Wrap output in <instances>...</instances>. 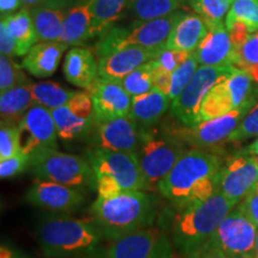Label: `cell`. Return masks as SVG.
Returning a JSON list of instances; mask_svg holds the SVG:
<instances>
[{
  "mask_svg": "<svg viewBox=\"0 0 258 258\" xmlns=\"http://www.w3.org/2000/svg\"><path fill=\"white\" fill-rule=\"evenodd\" d=\"M221 167L217 154L191 148L164 177L158 190L178 208L203 202L219 191Z\"/></svg>",
  "mask_w": 258,
  "mask_h": 258,
  "instance_id": "1",
  "label": "cell"
},
{
  "mask_svg": "<svg viewBox=\"0 0 258 258\" xmlns=\"http://www.w3.org/2000/svg\"><path fill=\"white\" fill-rule=\"evenodd\" d=\"M93 220L108 240L148 228L156 217V202L145 191H124L97 198L91 206Z\"/></svg>",
  "mask_w": 258,
  "mask_h": 258,
  "instance_id": "2",
  "label": "cell"
},
{
  "mask_svg": "<svg viewBox=\"0 0 258 258\" xmlns=\"http://www.w3.org/2000/svg\"><path fill=\"white\" fill-rule=\"evenodd\" d=\"M104 239L93 219L50 215L37 226V240L48 257L70 258L99 252V244Z\"/></svg>",
  "mask_w": 258,
  "mask_h": 258,
  "instance_id": "3",
  "label": "cell"
},
{
  "mask_svg": "<svg viewBox=\"0 0 258 258\" xmlns=\"http://www.w3.org/2000/svg\"><path fill=\"white\" fill-rule=\"evenodd\" d=\"M234 207L218 191L206 201L179 208L172 221V238L177 249L188 257L195 253Z\"/></svg>",
  "mask_w": 258,
  "mask_h": 258,
  "instance_id": "4",
  "label": "cell"
},
{
  "mask_svg": "<svg viewBox=\"0 0 258 258\" xmlns=\"http://www.w3.org/2000/svg\"><path fill=\"white\" fill-rule=\"evenodd\" d=\"M86 159L96 177L99 198H111L124 191H146V182L137 156L131 152L91 147Z\"/></svg>",
  "mask_w": 258,
  "mask_h": 258,
  "instance_id": "5",
  "label": "cell"
},
{
  "mask_svg": "<svg viewBox=\"0 0 258 258\" xmlns=\"http://www.w3.org/2000/svg\"><path fill=\"white\" fill-rule=\"evenodd\" d=\"M188 148L182 139L172 131L141 128L140 141L134 154L137 156L146 182V191L158 190L159 183Z\"/></svg>",
  "mask_w": 258,
  "mask_h": 258,
  "instance_id": "6",
  "label": "cell"
},
{
  "mask_svg": "<svg viewBox=\"0 0 258 258\" xmlns=\"http://www.w3.org/2000/svg\"><path fill=\"white\" fill-rule=\"evenodd\" d=\"M184 16V12L178 10L163 18L135 21L128 27H111L96 44V55L99 59L128 47L152 48L166 44L171 32Z\"/></svg>",
  "mask_w": 258,
  "mask_h": 258,
  "instance_id": "7",
  "label": "cell"
},
{
  "mask_svg": "<svg viewBox=\"0 0 258 258\" xmlns=\"http://www.w3.org/2000/svg\"><path fill=\"white\" fill-rule=\"evenodd\" d=\"M29 170L36 179L49 180L80 191L96 189V177L86 158L48 148L29 156Z\"/></svg>",
  "mask_w": 258,
  "mask_h": 258,
  "instance_id": "8",
  "label": "cell"
},
{
  "mask_svg": "<svg viewBox=\"0 0 258 258\" xmlns=\"http://www.w3.org/2000/svg\"><path fill=\"white\" fill-rule=\"evenodd\" d=\"M235 66H201L196 71L190 83L171 104V111L184 125H195L199 122V112L205 97L215 84L231 76Z\"/></svg>",
  "mask_w": 258,
  "mask_h": 258,
  "instance_id": "9",
  "label": "cell"
},
{
  "mask_svg": "<svg viewBox=\"0 0 258 258\" xmlns=\"http://www.w3.org/2000/svg\"><path fill=\"white\" fill-rule=\"evenodd\" d=\"M257 232L258 226L238 207L222 220L205 245L233 258H252Z\"/></svg>",
  "mask_w": 258,
  "mask_h": 258,
  "instance_id": "10",
  "label": "cell"
},
{
  "mask_svg": "<svg viewBox=\"0 0 258 258\" xmlns=\"http://www.w3.org/2000/svg\"><path fill=\"white\" fill-rule=\"evenodd\" d=\"M254 101H249L228 114L213 120L203 121L195 125H183L172 129L177 137L182 139L188 146L194 148L214 147L222 141L228 140L234 129L239 125L245 115L249 112Z\"/></svg>",
  "mask_w": 258,
  "mask_h": 258,
  "instance_id": "11",
  "label": "cell"
},
{
  "mask_svg": "<svg viewBox=\"0 0 258 258\" xmlns=\"http://www.w3.org/2000/svg\"><path fill=\"white\" fill-rule=\"evenodd\" d=\"M106 258H171L172 249L165 232L145 228L112 240Z\"/></svg>",
  "mask_w": 258,
  "mask_h": 258,
  "instance_id": "12",
  "label": "cell"
},
{
  "mask_svg": "<svg viewBox=\"0 0 258 258\" xmlns=\"http://www.w3.org/2000/svg\"><path fill=\"white\" fill-rule=\"evenodd\" d=\"M18 128L19 151L31 156L48 148H56V125L49 109L40 105L31 106L25 112Z\"/></svg>",
  "mask_w": 258,
  "mask_h": 258,
  "instance_id": "13",
  "label": "cell"
},
{
  "mask_svg": "<svg viewBox=\"0 0 258 258\" xmlns=\"http://www.w3.org/2000/svg\"><path fill=\"white\" fill-rule=\"evenodd\" d=\"M141 127L131 116L93 123L86 140L91 147L134 153L140 141Z\"/></svg>",
  "mask_w": 258,
  "mask_h": 258,
  "instance_id": "14",
  "label": "cell"
},
{
  "mask_svg": "<svg viewBox=\"0 0 258 258\" xmlns=\"http://www.w3.org/2000/svg\"><path fill=\"white\" fill-rule=\"evenodd\" d=\"M258 166L254 158L244 151L226 161L220 171L219 191L237 206L256 186Z\"/></svg>",
  "mask_w": 258,
  "mask_h": 258,
  "instance_id": "15",
  "label": "cell"
},
{
  "mask_svg": "<svg viewBox=\"0 0 258 258\" xmlns=\"http://www.w3.org/2000/svg\"><path fill=\"white\" fill-rule=\"evenodd\" d=\"M88 91L93 102V123L131 115L132 97L120 82L98 77Z\"/></svg>",
  "mask_w": 258,
  "mask_h": 258,
  "instance_id": "16",
  "label": "cell"
},
{
  "mask_svg": "<svg viewBox=\"0 0 258 258\" xmlns=\"http://www.w3.org/2000/svg\"><path fill=\"white\" fill-rule=\"evenodd\" d=\"M25 200L38 208L64 213L83 205V191L49 180L36 179L25 194Z\"/></svg>",
  "mask_w": 258,
  "mask_h": 258,
  "instance_id": "17",
  "label": "cell"
},
{
  "mask_svg": "<svg viewBox=\"0 0 258 258\" xmlns=\"http://www.w3.org/2000/svg\"><path fill=\"white\" fill-rule=\"evenodd\" d=\"M166 48V44L159 47H128L98 59L99 77L104 79L121 82L125 76L138 67L156 59Z\"/></svg>",
  "mask_w": 258,
  "mask_h": 258,
  "instance_id": "18",
  "label": "cell"
},
{
  "mask_svg": "<svg viewBox=\"0 0 258 258\" xmlns=\"http://www.w3.org/2000/svg\"><path fill=\"white\" fill-rule=\"evenodd\" d=\"M194 54L202 66H234V48L224 22L208 25L207 35Z\"/></svg>",
  "mask_w": 258,
  "mask_h": 258,
  "instance_id": "19",
  "label": "cell"
},
{
  "mask_svg": "<svg viewBox=\"0 0 258 258\" xmlns=\"http://www.w3.org/2000/svg\"><path fill=\"white\" fill-rule=\"evenodd\" d=\"M62 70L67 82L86 91L99 76L98 60L91 50L82 47L72 48L66 54Z\"/></svg>",
  "mask_w": 258,
  "mask_h": 258,
  "instance_id": "20",
  "label": "cell"
},
{
  "mask_svg": "<svg viewBox=\"0 0 258 258\" xmlns=\"http://www.w3.org/2000/svg\"><path fill=\"white\" fill-rule=\"evenodd\" d=\"M67 47L62 42H40L25 55L22 67L36 78H48L56 72Z\"/></svg>",
  "mask_w": 258,
  "mask_h": 258,
  "instance_id": "21",
  "label": "cell"
},
{
  "mask_svg": "<svg viewBox=\"0 0 258 258\" xmlns=\"http://www.w3.org/2000/svg\"><path fill=\"white\" fill-rule=\"evenodd\" d=\"M208 32V25L199 15H185L176 25L166 41L167 49L192 54Z\"/></svg>",
  "mask_w": 258,
  "mask_h": 258,
  "instance_id": "22",
  "label": "cell"
},
{
  "mask_svg": "<svg viewBox=\"0 0 258 258\" xmlns=\"http://www.w3.org/2000/svg\"><path fill=\"white\" fill-rule=\"evenodd\" d=\"M172 101L169 96L154 88L145 95L132 97L131 117L141 128L152 127L163 117Z\"/></svg>",
  "mask_w": 258,
  "mask_h": 258,
  "instance_id": "23",
  "label": "cell"
},
{
  "mask_svg": "<svg viewBox=\"0 0 258 258\" xmlns=\"http://www.w3.org/2000/svg\"><path fill=\"white\" fill-rule=\"evenodd\" d=\"M30 11L38 42H60L66 10L42 3Z\"/></svg>",
  "mask_w": 258,
  "mask_h": 258,
  "instance_id": "24",
  "label": "cell"
},
{
  "mask_svg": "<svg viewBox=\"0 0 258 258\" xmlns=\"http://www.w3.org/2000/svg\"><path fill=\"white\" fill-rule=\"evenodd\" d=\"M31 84L16 86L0 96L2 124L18 125L25 112L35 105L31 93Z\"/></svg>",
  "mask_w": 258,
  "mask_h": 258,
  "instance_id": "25",
  "label": "cell"
},
{
  "mask_svg": "<svg viewBox=\"0 0 258 258\" xmlns=\"http://www.w3.org/2000/svg\"><path fill=\"white\" fill-rule=\"evenodd\" d=\"M128 0H90L91 38L102 36L127 11Z\"/></svg>",
  "mask_w": 258,
  "mask_h": 258,
  "instance_id": "26",
  "label": "cell"
},
{
  "mask_svg": "<svg viewBox=\"0 0 258 258\" xmlns=\"http://www.w3.org/2000/svg\"><path fill=\"white\" fill-rule=\"evenodd\" d=\"M90 21L89 3H82L71 8L64 17L60 42L67 46H82L86 41L91 40Z\"/></svg>",
  "mask_w": 258,
  "mask_h": 258,
  "instance_id": "27",
  "label": "cell"
},
{
  "mask_svg": "<svg viewBox=\"0 0 258 258\" xmlns=\"http://www.w3.org/2000/svg\"><path fill=\"white\" fill-rule=\"evenodd\" d=\"M2 19L8 24L9 30L11 31L12 36L16 40L17 56L27 55L31 48L38 42L30 10L23 8L16 14L2 16Z\"/></svg>",
  "mask_w": 258,
  "mask_h": 258,
  "instance_id": "28",
  "label": "cell"
},
{
  "mask_svg": "<svg viewBox=\"0 0 258 258\" xmlns=\"http://www.w3.org/2000/svg\"><path fill=\"white\" fill-rule=\"evenodd\" d=\"M227 79V78H226ZM226 79L215 84L203 99L199 112V122L213 120L234 110L235 105Z\"/></svg>",
  "mask_w": 258,
  "mask_h": 258,
  "instance_id": "29",
  "label": "cell"
},
{
  "mask_svg": "<svg viewBox=\"0 0 258 258\" xmlns=\"http://www.w3.org/2000/svg\"><path fill=\"white\" fill-rule=\"evenodd\" d=\"M186 0H128L127 11L135 21H152L178 11Z\"/></svg>",
  "mask_w": 258,
  "mask_h": 258,
  "instance_id": "30",
  "label": "cell"
},
{
  "mask_svg": "<svg viewBox=\"0 0 258 258\" xmlns=\"http://www.w3.org/2000/svg\"><path fill=\"white\" fill-rule=\"evenodd\" d=\"M50 111L55 121L57 137L64 141H72L74 139L86 135L93 124V118L92 120L80 118L74 115L67 105L60 106Z\"/></svg>",
  "mask_w": 258,
  "mask_h": 258,
  "instance_id": "31",
  "label": "cell"
},
{
  "mask_svg": "<svg viewBox=\"0 0 258 258\" xmlns=\"http://www.w3.org/2000/svg\"><path fill=\"white\" fill-rule=\"evenodd\" d=\"M31 93L35 105L54 110L66 105L77 91L69 90L55 82H42L31 84Z\"/></svg>",
  "mask_w": 258,
  "mask_h": 258,
  "instance_id": "32",
  "label": "cell"
},
{
  "mask_svg": "<svg viewBox=\"0 0 258 258\" xmlns=\"http://www.w3.org/2000/svg\"><path fill=\"white\" fill-rule=\"evenodd\" d=\"M153 60L138 67L133 72L121 80V85L131 97L145 95L154 89L153 84Z\"/></svg>",
  "mask_w": 258,
  "mask_h": 258,
  "instance_id": "33",
  "label": "cell"
},
{
  "mask_svg": "<svg viewBox=\"0 0 258 258\" xmlns=\"http://www.w3.org/2000/svg\"><path fill=\"white\" fill-rule=\"evenodd\" d=\"M189 5L205 19L206 24L222 23L230 10L232 0H186Z\"/></svg>",
  "mask_w": 258,
  "mask_h": 258,
  "instance_id": "34",
  "label": "cell"
},
{
  "mask_svg": "<svg viewBox=\"0 0 258 258\" xmlns=\"http://www.w3.org/2000/svg\"><path fill=\"white\" fill-rule=\"evenodd\" d=\"M199 61L196 59L195 54H191L184 62L173 71L171 74V85L169 91V98L171 101H175L183 90L186 88V85L190 83V80L194 77L196 71H198Z\"/></svg>",
  "mask_w": 258,
  "mask_h": 258,
  "instance_id": "35",
  "label": "cell"
},
{
  "mask_svg": "<svg viewBox=\"0 0 258 258\" xmlns=\"http://www.w3.org/2000/svg\"><path fill=\"white\" fill-rule=\"evenodd\" d=\"M226 21H239L250 32L258 30V0H234Z\"/></svg>",
  "mask_w": 258,
  "mask_h": 258,
  "instance_id": "36",
  "label": "cell"
},
{
  "mask_svg": "<svg viewBox=\"0 0 258 258\" xmlns=\"http://www.w3.org/2000/svg\"><path fill=\"white\" fill-rule=\"evenodd\" d=\"M31 84L22 71L21 66L6 55L0 56V91L5 92L16 86Z\"/></svg>",
  "mask_w": 258,
  "mask_h": 258,
  "instance_id": "37",
  "label": "cell"
},
{
  "mask_svg": "<svg viewBox=\"0 0 258 258\" xmlns=\"http://www.w3.org/2000/svg\"><path fill=\"white\" fill-rule=\"evenodd\" d=\"M234 66L244 71L258 69V32L250 35L235 53Z\"/></svg>",
  "mask_w": 258,
  "mask_h": 258,
  "instance_id": "38",
  "label": "cell"
},
{
  "mask_svg": "<svg viewBox=\"0 0 258 258\" xmlns=\"http://www.w3.org/2000/svg\"><path fill=\"white\" fill-rule=\"evenodd\" d=\"M253 137H258V103H256L245 115L239 125L230 135L228 141L239 143V141L247 140Z\"/></svg>",
  "mask_w": 258,
  "mask_h": 258,
  "instance_id": "39",
  "label": "cell"
},
{
  "mask_svg": "<svg viewBox=\"0 0 258 258\" xmlns=\"http://www.w3.org/2000/svg\"><path fill=\"white\" fill-rule=\"evenodd\" d=\"M17 153H21L17 125L2 124V129H0V160L8 159V158L16 156Z\"/></svg>",
  "mask_w": 258,
  "mask_h": 258,
  "instance_id": "40",
  "label": "cell"
},
{
  "mask_svg": "<svg viewBox=\"0 0 258 258\" xmlns=\"http://www.w3.org/2000/svg\"><path fill=\"white\" fill-rule=\"evenodd\" d=\"M74 115L84 120L93 118V102L89 91H77L66 104Z\"/></svg>",
  "mask_w": 258,
  "mask_h": 258,
  "instance_id": "41",
  "label": "cell"
},
{
  "mask_svg": "<svg viewBox=\"0 0 258 258\" xmlns=\"http://www.w3.org/2000/svg\"><path fill=\"white\" fill-rule=\"evenodd\" d=\"M29 166V157L23 153H17L16 156L0 160V177L3 179L11 178L22 173Z\"/></svg>",
  "mask_w": 258,
  "mask_h": 258,
  "instance_id": "42",
  "label": "cell"
},
{
  "mask_svg": "<svg viewBox=\"0 0 258 258\" xmlns=\"http://www.w3.org/2000/svg\"><path fill=\"white\" fill-rule=\"evenodd\" d=\"M190 55H191V54L186 53V51L173 50L165 48V49L161 51L159 55L154 59V61H156L158 66L161 67V69L172 73L173 71L184 62Z\"/></svg>",
  "mask_w": 258,
  "mask_h": 258,
  "instance_id": "43",
  "label": "cell"
},
{
  "mask_svg": "<svg viewBox=\"0 0 258 258\" xmlns=\"http://www.w3.org/2000/svg\"><path fill=\"white\" fill-rule=\"evenodd\" d=\"M0 53H2V55H6L9 57L17 56L16 40L12 36L11 31L9 30L8 24L3 19L2 23H0Z\"/></svg>",
  "mask_w": 258,
  "mask_h": 258,
  "instance_id": "44",
  "label": "cell"
},
{
  "mask_svg": "<svg viewBox=\"0 0 258 258\" xmlns=\"http://www.w3.org/2000/svg\"><path fill=\"white\" fill-rule=\"evenodd\" d=\"M238 207L258 226V190L253 189Z\"/></svg>",
  "mask_w": 258,
  "mask_h": 258,
  "instance_id": "45",
  "label": "cell"
},
{
  "mask_svg": "<svg viewBox=\"0 0 258 258\" xmlns=\"http://www.w3.org/2000/svg\"><path fill=\"white\" fill-rule=\"evenodd\" d=\"M154 63V70H153V84L154 88L160 90L161 92H164L165 95H169L170 91V85H171V74L167 71L163 70L157 64L156 61L153 60Z\"/></svg>",
  "mask_w": 258,
  "mask_h": 258,
  "instance_id": "46",
  "label": "cell"
},
{
  "mask_svg": "<svg viewBox=\"0 0 258 258\" xmlns=\"http://www.w3.org/2000/svg\"><path fill=\"white\" fill-rule=\"evenodd\" d=\"M189 258H233L228 256L227 253H225L224 251L217 249V247L207 246V245H203L202 247L196 251L195 253H192Z\"/></svg>",
  "mask_w": 258,
  "mask_h": 258,
  "instance_id": "47",
  "label": "cell"
},
{
  "mask_svg": "<svg viewBox=\"0 0 258 258\" xmlns=\"http://www.w3.org/2000/svg\"><path fill=\"white\" fill-rule=\"evenodd\" d=\"M22 0H0V11L2 16H9L15 14L19 9H23Z\"/></svg>",
  "mask_w": 258,
  "mask_h": 258,
  "instance_id": "48",
  "label": "cell"
},
{
  "mask_svg": "<svg viewBox=\"0 0 258 258\" xmlns=\"http://www.w3.org/2000/svg\"><path fill=\"white\" fill-rule=\"evenodd\" d=\"M89 2L90 0H46L44 3H47V4H49L51 6H55V8L63 9L66 10V11H69V10L71 8H73V6Z\"/></svg>",
  "mask_w": 258,
  "mask_h": 258,
  "instance_id": "49",
  "label": "cell"
},
{
  "mask_svg": "<svg viewBox=\"0 0 258 258\" xmlns=\"http://www.w3.org/2000/svg\"><path fill=\"white\" fill-rule=\"evenodd\" d=\"M0 258H28L21 251L9 247L8 245H2L0 249Z\"/></svg>",
  "mask_w": 258,
  "mask_h": 258,
  "instance_id": "50",
  "label": "cell"
},
{
  "mask_svg": "<svg viewBox=\"0 0 258 258\" xmlns=\"http://www.w3.org/2000/svg\"><path fill=\"white\" fill-rule=\"evenodd\" d=\"M70 258H106V254L104 252H95V253H89V254H80V256H74Z\"/></svg>",
  "mask_w": 258,
  "mask_h": 258,
  "instance_id": "51",
  "label": "cell"
},
{
  "mask_svg": "<svg viewBox=\"0 0 258 258\" xmlns=\"http://www.w3.org/2000/svg\"><path fill=\"white\" fill-rule=\"evenodd\" d=\"M245 152L249 153L250 156H258V139L252 145H250V146L245 150Z\"/></svg>",
  "mask_w": 258,
  "mask_h": 258,
  "instance_id": "52",
  "label": "cell"
},
{
  "mask_svg": "<svg viewBox=\"0 0 258 258\" xmlns=\"http://www.w3.org/2000/svg\"><path fill=\"white\" fill-rule=\"evenodd\" d=\"M44 2H46V0H22L24 8H34V6L40 5Z\"/></svg>",
  "mask_w": 258,
  "mask_h": 258,
  "instance_id": "53",
  "label": "cell"
},
{
  "mask_svg": "<svg viewBox=\"0 0 258 258\" xmlns=\"http://www.w3.org/2000/svg\"><path fill=\"white\" fill-rule=\"evenodd\" d=\"M253 258H258V232H257V238H256V243H254V250H253Z\"/></svg>",
  "mask_w": 258,
  "mask_h": 258,
  "instance_id": "54",
  "label": "cell"
},
{
  "mask_svg": "<svg viewBox=\"0 0 258 258\" xmlns=\"http://www.w3.org/2000/svg\"><path fill=\"white\" fill-rule=\"evenodd\" d=\"M253 158H254V161H256V164H257V166H258V156H252Z\"/></svg>",
  "mask_w": 258,
  "mask_h": 258,
  "instance_id": "55",
  "label": "cell"
},
{
  "mask_svg": "<svg viewBox=\"0 0 258 258\" xmlns=\"http://www.w3.org/2000/svg\"><path fill=\"white\" fill-rule=\"evenodd\" d=\"M254 189L258 190V177H257V182H256V186H254Z\"/></svg>",
  "mask_w": 258,
  "mask_h": 258,
  "instance_id": "56",
  "label": "cell"
},
{
  "mask_svg": "<svg viewBox=\"0 0 258 258\" xmlns=\"http://www.w3.org/2000/svg\"><path fill=\"white\" fill-rule=\"evenodd\" d=\"M252 258H253V257H252Z\"/></svg>",
  "mask_w": 258,
  "mask_h": 258,
  "instance_id": "57",
  "label": "cell"
}]
</instances>
